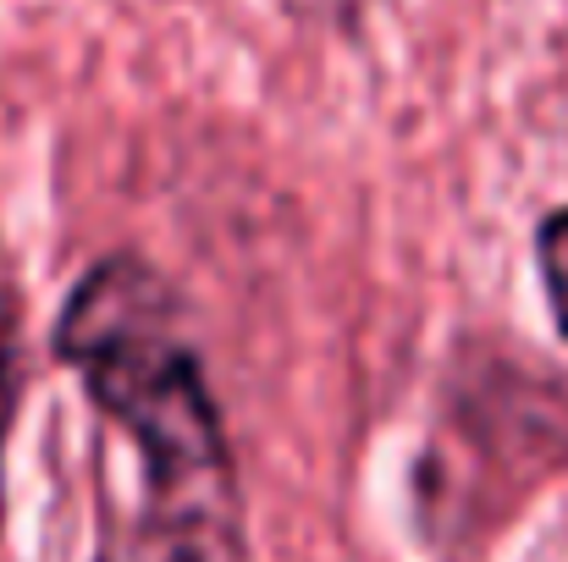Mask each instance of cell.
<instances>
[{"instance_id": "6da1fadb", "label": "cell", "mask_w": 568, "mask_h": 562, "mask_svg": "<svg viewBox=\"0 0 568 562\" xmlns=\"http://www.w3.org/2000/svg\"><path fill=\"white\" fill-rule=\"evenodd\" d=\"M50 354L139 463L144 524H248L232 436L189 293L139 248H111L67 287Z\"/></svg>"}, {"instance_id": "7a4b0ae2", "label": "cell", "mask_w": 568, "mask_h": 562, "mask_svg": "<svg viewBox=\"0 0 568 562\" xmlns=\"http://www.w3.org/2000/svg\"><path fill=\"white\" fill-rule=\"evenodd\" d=\"M442 447H458L469 469L458 535L519 513L525 497L568 474V375L519 354V343H464L442 386Z\"/></svg>"}, {"instance_id": "3957f363", "label": "cell", "mask_w": 568, "mask_h": 562, "mask_svg": "<svg viewBox=\"0 0 568 562\" xmlns=\"http://www.w3.org/2000/svg\"><path fill=\"white\" fill-rule=\"evenodd\" d=\"M94 562H254L248 524H144L122 519L100 530Z\"/></svg>"}, {"instance_id": "277c9868", "label": "cell", "mask_w": 568, "mask_h": 562, "mask_svg": "<svg viewBox=\"0 0 568 562\" xmlns=\"http://www.w3.org/2000/svg\"><path fill=\"white\" fill-rule=\"evenodd\" d=\"M28 397V309L11 282H0V535H6V452Z\"/></svg>"}, {"instance_id": "5b68a950", "label": "cell", "mask_w": 568, "mask_h": 562, "mask_svg": "<svg viewBox=\"0 0 568 562\" xmlns=\"http://www.w3.org/2000/svg\"><path fill=\"white\" fill-rule=\"evenodd\" d=\"M530 254H536V282H541L547 320H552V331L568 343V204L547 210V215L536 221Z\"/></svg>"}]
</instances>
